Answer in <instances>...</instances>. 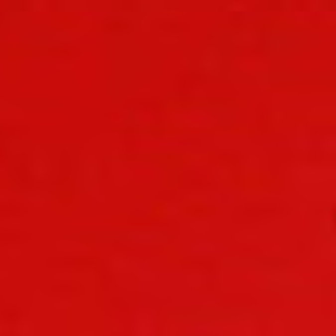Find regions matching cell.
Masks as SVG:
<instances>
[{
  "instance_id": "cell-1",
  "label": "cell",
  "mask_w": 336,
  "mask_h": 336,
  "mask_svg": "<svg viewBox=\"0 0 336 336\" xmlns=\"http://www.w3.org/2000/svg\"><path fill=\"white\" fill-rule=\"evenodd\" d=\"M105 28L109 31H115V33H125L131 30V21H128L125 18H110L105 23Z\"/></svg>"
},
{
  "instance_id": "cell-2",
  "label": "cell",
  "mask_w": 336,
  "mask_h": 336,
  "mask_svg": "<svg viewBox=\"0 0 336 336\" xmlns=\"http://www.w3.org/2000/svg\"><path fill=\"white\" fill-rule=\"evenodd\" d=\"M61 176H59V182H64L67 176H69V158H67V153L61 154Z\"/></svg>"
},
{
  "instance_id": "cell-3",
  "label": "cell",
  "mask_w": 336,
  "mask_h": 336,
  "mask_svg": "<svg viewBox=\"0 0 336 336\" xmlns=\"http://www.w3.org/2000/svg\"><path fill=\"white\" fill-rule=\"evenodd\" d=\"M246 215H251L253 220H256L257 217H267L269 214H266V207H251V209H246L244 210V217Z\"/></svg>"
},
{
  "instance_id": "cell-4",
  "label": "cell",
  "mask_w": 336,
  "mask_h": 336,
  "mask_svg": "<svg viewBox=\"0 0 336 336\" xmlns=\"http://www.w3.org/2000/svg\"><path fill=\"white\" fill-rule=\"evenodd\" d=\"M3 317H5V320L7 322H16L18 320V317H20V310H16V309H8V310H5L3 312Z\"/></svg>"
},
{
  "instance_id": "cell-5",
  "label": "cell",
  "mask_w": 336,
  "mask_h": 336,
  "mask_svg": "<svg viewBox=\"0 0 336 336\" xmlns=\"http://www.w3.org/2000/svg\"><path fill=\"white\" fill-rule=\"evenodd\" d=\"M8 336H10V335H8Z\"/></svg>"
}]
</instances>
